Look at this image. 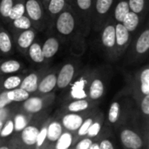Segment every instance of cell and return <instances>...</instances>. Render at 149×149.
Returning <instances> with one entry per match:
<instances>
[{
  "label": "cell",
  "mask_w": 149,
  "mask_h": 149,
  "mask_svg": "<svg viewBox=\"0 0 149 149\" xmlns=\"http://www.w3.org/2000/svg\"><path fill=\"white\" fill-rule=\"evenodd\" d=\"M75 18L72 13L69 10H63L56 21V29L63 36H68L74 31Z\"/></svg>",
  "instance_id": "cell-1"
},
{
  "label": "cell",
  "mask_w": 149,
  "mask_h": 149,
  "mask_svg": "<svg viewBox=\"0 0 149 149\" xmlns=\"http://www.w3.org/2000/svg\"><path fill=\"white\" fill-rule=\"evenodd\" d=\"M122 145L127 149H141L143 146V141L141 136L131 129H124L120 135Z\"/></svg>",
  "instance_id": "cell-2"
},
{
  "label": "cell",
  "mask_w": 149,
  "mask_h": 149,
  "mask_svg": "<svg viewBox=\"0 0 149 149\" xmlns=\"http://www.w3.org/2000/svg\"><path fill=\"white\" fill-rule=\"evenodd\" d=\"M75 73L74 65L71 63H67L62 66L58 74L57 75V86L59 89L66 88L72 82Z\"/></svg>",
  "instance_id": "cell-3"
},
{
  "label": "cell",
  "mask_w": 149,
  "mask_h": 149,
  "mask_svg": "<svg viewBox=\"0 0 149 149\" xmlns=\"http://www.w3.org/2000/svg\"><path fill=\"white\" fill-rule=\"evenodd\" d=\"M83 121L84 120L81 115L75 113H70L64 115L60 123L66 131L76 132L79 128Z\"/></svg>",
  "instance_id": "cell-4"
},
{
  "label": "cell",
  "mask_w": 149,
  "mask_h": 149,
  "mask_svg": "<svg viewBox=\"0 0 149 149\" xmlns=\"http://www.w3.org/2000/svg\"><path fill=\"white\" fill-rule=\"evenodd\" d=\"M25 12L30 20L33 22H39L43 17L42 7L38 0H27L25 4Z\"/></svg>",
  "instance_id": "cell-5"
},
{
  "label": "cell",
  "mask_w": 149,
  "mask_h": 149,
  "mask_svg": "<svg viewBox=\"0 0 149 149\" xmlns=\"http://www.w3.org/2000/svg\"><path fill=\"white\" fill-rule=\"evenodd\" d=\"M38 131L39 129L33 125H27L20 133V138L22 142L29 147H32L35 146L36 144V141H37V137L38 134Z\"/></svg>",
  "instance_id": "cell-6"
},
{
  "label": "cell",
  "mask_w": 149,
  "mask_h": 149,
  "mask_svg": "<svg viewBox=\"0 0 149 149\" xmlns=\"http://www.w3.org/2000/svg\"><path fill=\"white\" fill-rule=\"evenodd\" d=\"M57 86V75L55 73H50L44 77L38 85V91L40 93L47 94L52 93Z\"/></svg>",
  "instance_id": "cell-7"
},
{
  "label": "cell",
  "mask_w": 149,
  "mask_h": 149,
  "mask_svg": "<svg viewBox=\"0 0 149 149\" xmlns=\"http://www.w3.org/2000/svg\"><path fill=\"white\" fill-rule=\"evenodd\" d=\"M45 101L40 97H29L23 103V109L31 114L38 113L43 110Z\"/></svg>",
  "instance_id": "cell-8"
},
{
  "label": "cell",
  "mask_w": 149,
  "mask_h": 149,
  "mask_svg": "<svg viewBox=\"0 0 149 149\" xmlns=\"http://www.w3.org/2000/svg\"><path fill=\"white\" fill-rule=\"evenodd\" d=\"M39 82V77L38 74L35 73V72H31L30 74H28L27 76H25L20 84V88L24 89V91H26L27 93H33L36 91H38V85Z\"/></svg>",
  "instance_id": "cell-9"
},
{
  "label": "cell",
  "mask_w": 149,
  "mask_h": 149,
  "mask_svg": "<svg viewBox=\"0 0 149 149\" xmlns=\"http://www.w3.org/2000/svg\"><path fill=\"white\" fill-rule=\"evenodd\" d=\"M102 44L107 48H113L116 45L115 41V25L107 24L105 26L101 35Z\"/></svg>",
  "instance_id": "cell-10"
},
{
  "label": "cell",
  "mask_w": 149,
  "mask_h": 149,
  "mask_svg": "<svg viewBox=\"0 0 149 149\" xmlns=\"http://www.w3.org/2000/svg\"><path fill=\"white\" fill-rule=\"evenodd\" d=\"M35 36H36L35 31L32 29L22 31V32L18 35L17 39L18 47L24 51L27 50L31 46V45L34 42Z\"/></svg>",
  "instance_id": "cell-11"
},
{
  "label": "cell",
  "mask_w": 149,
  "mask_h": 149,
  "mask_svg": "<svg viewBox=\"0 0 149 149\" xmlns=\"http://www.w3.org/2000/svg\"><path fill=\"white\" fill-rule=\"evenodd\" d=\"M58 49L59 42L56 38L51 37L47 38L42 46V52L45 58H52L58 52Z\"/></svg>",
  "instance_id": "cell-12"
},
{
  "label": "cell",
  "mask_w": 149,
  "mask_h": 149,
  "mask_svg": "<svg viewBox=\"0 0 149 149\" xmlns=\"http://www.w3.org/2000/svg\"><path fill=\"white\" fill-rule=\"evenodd\" d=\"M63 133V127L60 122L53 120L46 126V140L50 142H56Z\"/></svg>",
  "instance_id": "cell-13"
},
{
  "label": "cell",
  "mask_w": 149,
  "mask_h": 149,
  "mask_svg": "<svg viewBox=\"0 0 149 149\" xmlns=\"http://www.w3.org/2000/svg\"><path fill=\"white\" fill-rule=\"evenodd\" d=\"M130 38V31L121 24L118 23L115 25V41L116 45L119 48H122L125 45L127 44Z\"/></svg>",
  "instance_id": "cell-14"
},
{
  "label": "cell",
  "mask_w": 149,
  "mask_h": 149,
  "mask_svg": "<svg viewBox=\"0 0 149 149\" xmlns=\"http://www.w3.org/2000/svg\"><path fill=\"white\" fill-rule=\"evenodd\" d=\"M105 86L102 80L100 79H94L89 86L88 96L92 100H97L103 96Z\"/></svg>",
  "instance_id": "cell-15"
},
{
  "label": "cell",
  "mask_w": 149,
  "mask_h": 149,
  "mask_svg": "<svg viewBox=\"0 0 149 149\" xmlns=\"http://www.w3.org/2000/svg\"><path fill=\"white\" fill-rule=\"evenodd\" d=\"M149 49V30L146 29L143 31L141 35L139 36L137 42H136V46L135 50L136 52L140 55L145 54Z\"/></svg>",
  "instance_id": "cell-16"
},
{
  "label": "cell",
  "mask_w": 149,
  "mask_h": 149,
  "mask_svg": "<svg viewBox=\"0 0 149 149\" xmlns=\"http://www.w3.org/2000/svg\"><path fill=\"white\" fill-rule=\"evenodd\" d=\"M28 53L30 58L35 63H42L45 61V57L42 52V46L38 43H32L28 48Z\"/></svg>",
  "instance_id": "cell-17"
},
{
  "label": "cell",
  "mask_w": 149,
  "mask_h": 149,
  "mask_svg": "<svg viewBox=\"0 0 149 149\" xmlns=\"http://www.w3.org/2000/svg\"><path fill=\"white\" fill-rule=\"evenodd\" d=\"M21 69V64L17 60L9 59L0 63V72L4 74L14 73Z\"/></svg>",
  "instance_id": "cell-18"
},
{
  "label": "cell",
  "mask_w": 149,
  "mask_h": 149,
  "mask_svg": "<svg viewBox=\"0 0 149 149\" xmlns=\"http://www.w3.org/2000/svg\"><path fill=\"white\" fill-rule=\"evenodd\" d=\"M12 51V40L9 33L3 29L0 30V52L8 54Z\"/></svg>",
  "instance_id": "cell-19"
},
{
  "label": "cell",
  "mask_w": 149,
  "mask_h": 149,
  "mask_svg": "<svg viewBox=\"0 0 149 149\" xmlns=\"http://www.w3.org/2000/svg\"><path fill=\"white\" fill-rule=\"evenodd\" d=\"M139 23H140V18L138 14L133 11H129L124 17L121 24L127 28L128 31H134L138 27Z\"/></svg>",
  "instance_id": "cell-20"
},
{
  "label": "cell",
  "mask_w": 149,
  "mask_h": 149,
  "mask_svg": "<svg viewBox=\"0 0 149 149\" xmlns=\"http://www.w3.org/2000/svg\"><path fill=\"white\" fill-rule=\"evenodd\" d=\"M7 96L12 103L23 102L30 97V93L20 87H17L16 89L7 91Z\"/></svg>",
  "instance_id": "cell-21"
},
{
  "label": "cell",
  "mask_w": 149,
  "mask_h": 149,
  "mask_svg": "<svg viewBox=\"0 0 149 149\" xmlns=\"http://www.w3.org/2000/svg\"><path fill=\"white\" fill-rule=\"evenodd\" d=\"M73 138L71 132H63L55 144V149H70L72 145Z\"/></svg>",
  "instance_id": "cell-22"
},
{
  "label": "cell",
  "mask_w": 149,
  "mask_h": 149,
  "mask_svg": "<svg viewBox=\"0 0 149 149\" xmlns=\"http://www.w3.org/2000/svg\"><path fill=\"white\" fill-rule=\"evenodd\" d=\"M89 107V102L86 99H79V100H74L72 101L68 107L67 110L70 113H78L79 112L85 111Z\"/></svg>",
  "instance_id": "cell-23"
},
{
  "label": "cell",
  "mask_w": 149,
  "mask_h": 149,
  "mask_svg": "<svg viewBox=\"0 0 149 149\" xmlns=\"http://www.w3.org/2000/svg\"><path fill=\"white\" fill-rule=\"evenodd\" d=\"M22 78L19 75H10L3 82V89L4 91H10L20 86Z\"/></svg>",
  "instance_id": "cell-24"
},
{
  "label": "cell",
  "mask_w": 149,
  "mask_h": 149,
  "mask_svg": "<svg viewBox=\"0 0 149 149\" xmlns=\"http://www.w3.org/2000/svg\"><path fill=\"white\" fill-rule=\"evenodd\" d=\"M130 11L128 3L127 1H121L120 2L114 10V17L118 21V23H122L124 17Z\"/></svg>",
  "instance_id": "cell-25"
},
{
  "label": "cell",
  "mask_w": 149,
  "mask_h": 149,
  "mask_svg": "<svg viewBox=\"0 0 149 149\" xmlns=\"http://www.w3.org/2000/svg\"><path fill=\"white\" fill-rule=\"evenodd\" d=\"M120 114V105L117 101H113L108 111V120L110 123L114 124L118 121Z\"/></svg>",
  "instance_id": "cell-26"
},
{
  "label": "cell",
  "mask_w": 149,
  "mask_h": 149,
  "mask_svg": "<svg viewBox=\"0 0 149 149\" xmlns=\"http://www.w3.org/2000/svg\"><path fill=\"white\" fill-rule=\"evenodd\" d=\"M25 14V6L24 4V3L18 2L16 4L13 5V7L11 8V10L9 14L8 18L10 21H13L22 16H24Z\"/></svg>",
  "instance_id": "cell-27"
},
{
  "label": "cell",
  "mask_w": 149,
  "mask_h": 149,
  "mask_svg": "<svg viewBox=\"0 0 149 149\" xmlns=\"http://www.w3.org/2000/svg\"><path fill=\"white\" fill-rule=\"evenodd\" d=\"M13 26L17 29V30H21V31H24V30H28L31 29L32 24L30 20V18L28 17H26L25 15L15 19L12 21Z\"/></svg>",
  "instance_id": "cell-28"
},
{
  "label": "cell",
  "mask_w": 149,
  "mask_h": 149,
  "mask_svg": "<svg viewBox=\"0 0 149 149\" xmlns=\"http://www.w3.org/2000/svg\"><path fill=\"white\" fill-rule=\"evenodd\" d=\"M65 5V0H50L48 3V11L52 15L60 13Z\"/></svg>",
  "instance_id": "cell-29"
},
{
  "label": "cell",
  "mask_w": 149,
  "mask_h": 149,
  "mask_svg": "<svg viewBox=\"0 0 149 149\" xmlns=\"http://www.w3.org/2000/svg\"><path fill=\"white\" fill-rule=\"evenodd\" d=\"M141 81V92L144 95H149V69L145 68L140 77Z\"/></svg>",
  "instance_id": "cell-30"
},
{
  "label": "cell",
  "mask_w": 149,
  "mask_h": 149,
  "mask_svg": "<svg viewBox=\"0 0 149 149\" xmlns=\"http://www.w3.org/2000/svg\"><path fill=\"white\" fill-rule=\"evenodd\" d=\"M12 120H13V124H14V131H16V132H21L28 125L26 117L21 113L16 114Z\"/></svg>",
  "instance_id": "cell-31"
},
{
  "label": "cell",
  "mask_w": 149,
  "mask_h": 149,
  "mask_svg": "<svg viewBox=\"0 0 149 149\" xmlns=\"http://www.w3.org/2000/svg\"><path fill=\"white\" fill-rule=\"evenodd\" d=\"M113 0H97L96 10L99 15H105L110 10Z\"/></svg>",
  "instance_id": "cell-32"
},
{
  "label": "cell",
  "mask_w": 149,
  "mask_h": 149,
  "mask_svg": "<svg viewBox=\"0 0 149 149\" xmlns=\"http://www.w3.org/2000/svg\"><path fill=\"white\" fill-rule=\"evenodd\" d=\"M13 0H0V15L2 17L8 18L9 14L13 7Z\"/></svg>",
  "instance_id": "cell-33"
},
{
  "label": "cell",
  "mask_w": 149,
  "mask_h": 149,
  "mask_svg": "<svg viewBox=\"0 0 149 149\" xmlns=\"http://www.w3.org/2000/svg\"><path fill=\"white\" fill-rule=\"evenodd\" d=\"M13 132H14L13 120L9 119L3 122V125L1 132H0V137L1 138H7L10 135H11Z\"/></svg>",
  "instance_id": "cell-34"
},
{
  "label": "cell",
  "mask_w": 149,
  "mask_h": 149,
  "mask_svg": "<svg viewBox=\"0 0 149 149\" xmlns=\"http://www.w3.org/2000/svg\"><path fill=\"white\" fill-rule=\"evenodd\" d=\"M130 11H133L136 14L142 12L145 7V0H129L128 2Z\"/></svg>",
  "instance_id": "cell-35"
},
{
  "label": "cell",
  "mask_w": 149,
  "mask_h": 149,
  "mask_svg": "<svg viewBox=\"0 0 149 149\" xmlns=\"http://www.w3.org/2000/svg\"><path fill=\"white\" fill-rule=\"evenodd\" d=\"M100 130H101V122L93 120V122L92 123V125L90 126L87 131L86 136L90 139L95 138L99 135V134L100 133Z\"/></svg>",
  "instance_id": "cell-36"
},
{
  "label": "cell",
  "mask_w": 149,
  "mask_h": 149,
  "mask_svg": "<svg viewBox=\"0 0 149 149\" xmlns=\"http://www.w3.org/2000/svg\"><path fill=\"white\" fill-rule=\"evenodd\" d=\"M93 122V120L92 118H87L86 119L82 124L80 125L79 128L76 131L77 132V134L78 136H80V137H83V136H86V134H87V131L90 127V126L92 125V123Z\"/></svg>",
  "instance_id": "cell-37"
},
{
  "label": "cell",
  "mask_w": 149,
  "mask_h": 149,
  "mask_svg": "<svg viewBox=\"0 0 149 149\" xmlns=\"http://www.w3.org/2000/svg\"><path fill=\"white\" fill-rule=\"evenodd\" d=\"M45 141H46V126H44L38 131L35 146H37L38 148H41L45 144Z\"/></svg>",
  "instance_id": "cell-38"
},
{
  "label": "cell",
  "mask_w": 149,
  "mask_h": 149,
  "mask_svg": "<svg viewBox=\"0 0 149 149\" xmlns=\"http://www.w3.org/2000/svg\"><path fill=\"white\" fill-rule=\"evenodd\" d=\"M78 8L81 11H88L92 7V0H76Z\"/></svg>",
  "instance_id": "cell-39"
},
{
  "label": "cell",
  "mask_w": 149,
  "mask_h": 149,
  "mask_svg": "<svg viewBox=\"0 0 149 149\" xmlns=\"http://www.w3.org/2000/svg\"><path fill=\"white\" fill-rule=\"evenodd\" d=\"M93 141H92V139L90 138H85V139H82L81 141H79L76 147H75V149H89L90 146L92 145Z\"/></svg>",
  "instance_id": "cell-40"
},
{
  "label": "cell",
  "mask_w": 149,
  "mask_h": 149,
  "mask_svg": "<svg viewBox=\"0 0 149 149\" xmlns=\"http://www.w3.org/2000/svg\"><path fill=\"white\" fill-rule=\"evenodd\" d=\"M11 103L12 102L7 96V91H3L0 93V108H5Z\"/></svg>",
  "instance_id": "cell-41"
},
{
  "label": "cell",
  "mask_w": 149,
  "mask_h": 149,
  "mask_svg": "<svg viewBox=\"0 0 149 149\" xmlns=\"http://www.w3.org/2000/svg\"><path fill=\"white\" fill-rule=\"evenodd\" d=\"M141 109L145 115H149V95H144L141 103Z\"/></svg>",
  "instance_id": "cell-42"
},
{
  "label": "cell",
  "mask_w": 149,
  "mask_h": 149,
  "mask_svg": "<svg viewBox=\"0 0 149 149\" xmlns=\"http://www.w3.org/2000/svg\"><path fill=\"white\" fill-rule=\"evenodd\" d=\"M99 145H100V149H114L113 143L107 139L102 140L100 143H99Z\"/></svg>",
  "instance_id": "cell-43"
},
{
  "label": "cell",
  "mask_w": 149,
  "mask_h": 149,
  "mask_svg": "<svg viewBox=\"0 0 149 149\" xmlns=\"http://www.w3.org/2000/svg\"><path fill=\"white\" fill-rule=\"evenodd\" d=\"M6 116H7V110L5 108H0V120L4 122Z\"/></svg>",
  "instance_id": "cell-44"
},
{
  "label": "cell",
  "mask_w": 149,
  "mask_h": 149,
  "mask_svg": "<svg viewBox=\"0 0 149 149\" xmlns=\"http://www.w3.org/2000/svg\"><path fill=\"white\" fill-rule=\"evenodd\" d=\"M89 149H100V145L98 142H93Z\"/></svg>",
  "instance_id": "cell-45"
},
{
  "label": "cell",
  "mask_w": 149,
  "mask_h": 149,
  "mask_svg": "<svg viewBox=\"0 0 149 149\" xmlns=\"http://www.w3.org/2000/svg\"><path fill=\"white\" fill-rule=\"evenodd\" d=\"M3 121L0 120V132H1V129H2V127H3Z\"/></svg>",
  "instance_id": "cell-46"
},
{
  "label": "cell",
  "mask_w": 149,
  "mask_h": 149,
  "mask_svg": "<svg viewBox=\"0 0 149 149\" xmlns=\"http://www.w3.org/2000/svg\"><path fill=\"white\" fill-rule=\"evenodd\" d=\"M0 149H10L7 146H1L0 147Z\"/></svg>",
  "instance_id": "cell-47"
},
{
  "label": "cell",
  "mask_w": 149,
  "mask_h": 149,
  "mask_svg": "<svg viewBox=\"0 0 149 149\" xmlns=\"http://www.w3.org/2000/svg\"><path fill=\"white\" fill-rule=\"evenodd\" d=\"M44 1H45V2H49L50 0H44Z\"/></svg>",
  "instance_id": "cell-48"
}]
</instances>
